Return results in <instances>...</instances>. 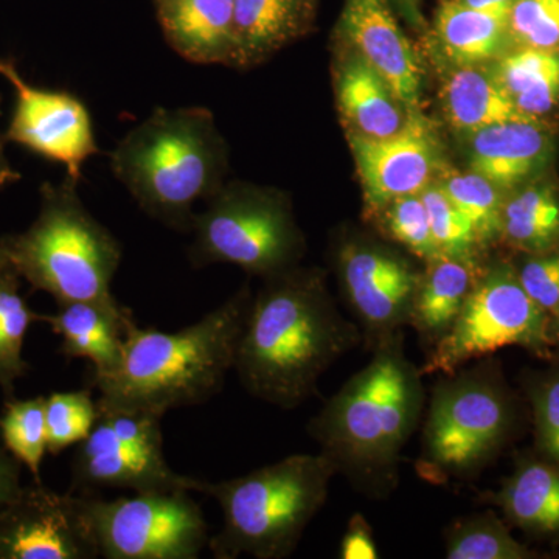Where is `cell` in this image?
<instances>
[{"label": "cell", "mask_w": 559, "mask_h": 559, "mask_svg": "<svg viewBox=\"0 0 559 559\" xmlns=\"http://www.w3.org/2000/svg\"><path fill=\"white\" fill-rule=\"evenodd\" d=\"M452 204L471 221L481 245L500 241L507 194L477 173H452L440 182Z\"/></svg>", "instance_id": "f546056e"}, {"label": "cell", "mask_w": 559, "mask_h": 559, "mask_svg": "<svg viewBox=\"0 0 559 559\" xmlns=\"http://www.w3.org/2000/svg\"><path fill=\"white\" fill-rule=\"evenodd\" d=\"M419 194L428 209L430 230L441 255L479 264L485 246L471 221L452 204L440 183H429Z\"/></svg>", "instance_id": "1f68e13d"}, {"label": "cell", "mask_w": 559, "mask_h": 559, "mask_svg": "<svg viewBox=\"0 0 559 559\" xmlns=\"http://www.w3.org/2000/svg\"><path fill=\"white\" fill-rule=\"evenodd\" d=\"M342 296L371 349L409 326L423 272L381 242L345 238L334 252Z\"/></svg>", "instance_id": "7c38bea8"}, {"label": "cell", "mask_w": 559, "mask_h": 559, "mask_svg": "<svg viewBox=\"0 0 559 559\" xmlns=\"http://www.w3.org/2000/svg\"><path fill=\"white\" fill-rule=\"evenodd\" d=\"M79 182H44L32 226L0 237L3 259L33 289L50 294L58 305L92 301L123 311L112 280L123 257L120 241L92 216L81 201Z\"/></svg>", "instance_id": "5b68a950"}, {"label": "cell", "mask_w": 559, "mask_h": 559, "mask_svg": "<svg viewBox=\"0 0 559 559\" xmlns=\"http://www.w3.org/2000/svg\"><path fill=\"white\" fill-rule=\"evenodd\" d=\"M336 469L323 454H293L223 481L202 480L200 492L218 502L219 532L209 539L213 558L285 559L325 506Z\"/></svg>", "instance_id": "8992f818"}, {"label": "cell", "mask_w": 559, "mask_h": 559, "mask_svg": "<svg viewBox=\"0 0 559 559\" xmlns=\"http://www.w3.org/2000/svg\"><path fill=\"white\" fill-rule=\"evenodd\" d=\"M480 270V264L450 257H439L426 263L409 319V326L426 348L436 347L450 333Z\"/></svg>", "instance_id": "44dd1931"}, {"label": "cell", "mask_w": 559, "mask_h": 559, "mask_svg": "<svg viewBox=\"0 0 559 559\" xmlns=\"http://www.w3.org/2000/svg\"><path fill=\"white\" fill-rule=\"evenodd\" d=\"M506 347L551 358L557 348L554 320L530 299L513 264L481 267L476 285L450 333L429 349L423 377L451 374Z\"/></svg>", "instance_id": "9c48e42d"}, {"label": "cell", "mask_w": 559, "mask_h": 559, "mask_svg": "<svg viewBox=\"0 0 559 559\" xmlns=\"http://www.w3.org/2000/svg\"><path fill=\"white\" fill-rule=\"evenodd\" d=\"M377 540L373 528L362 513H355L348 521L347 530L342 536L340 546L341 559H377Z\"/></svg>", "instance_id": "74e56055"}, {"label": "cell", "mask_w": 559, "mask_h": 559, "mask_svg": "<svg viewBox=\"0 0 559 559\" xmlns=\"http://www.w3.org/2000/svg\"><path fill=\"white\" fill-rule=\"evenodd\" d=\"M448 559H536L530 549L511 535L509 524L495 511L469 514L444 530Z\"/></svg>", "instance_id": "f1b7e54d"}, {"label": "cell", "mask_w": 559, "mask_h": 559, "mask_svg": "<svg viewBox=\"0 0 559 559\" xmlns=\"http://www.w3.org/2000/svg\"><path fill=\"white\" fill-rule=\"evenodd\" d=\"M367 366L308 423V433L364 498L384 502L399 489L401 457L423 421L425 384L406 355L404 330L370 349Z\"/></svg>", "instance_id": "7a4b0ae2"}, {"label": "cell", "mask_w": 559, "mask_h": 559, "mask_svg": "<svg viewBox=\"0 0 559 559\" xmlns=\"http://www.w3.org/2000/svg\"><path fill=\"white\" fill-rule=\"evenodd\" d=\"M441 100L452 127L468 134L500 121L525 119L496 75L474 66H460L448 76Z\"/></svg>", "instance_id": "cb8c5ba5"}, {"label": "cell", "mask_w": 559, "mask_h": 559, "mask_svg": "<svg viewBox=\"0 0 559 559\" xmlns=\"http://www.w3.org/2000/svg\"><path fill=\"white\" fill-rule=\"evenodd\" d=\"M507 28L516 47L559 51V0H514Z\"/></svg>", "instance_id": "e575fe53"}, {"label": "cell", "mask_w": 559, "mask_h": 559, "mask_svg": "<svg viewBox=\"0 0 559 559\" xmlns=\"http://www.w3.org/2000/svg\"><path fill=\"white\" fill-rule=\"evenodd\" d=\"M98 419L91 390L57 392L46 396L47 452L51 455L87 439Z\"/></svg>", "instance_id": "d6a6232c"}, {"label": "cell", "mask_w": 559, "mask_h": 559, "mask_svg": "<svg viewBox=\"0 0 559 559\" xmlns=\"http://www.w3.org/2000/svg\"><path fill=\"white\" fill-rule=\"evenodd\" d=\"M457 2L468 7V9L509 16V11L514 0H457Z\"/></svg>", "instance_id": "ab89813d"}, {"label": "cell", "mask_w": 559, "mask_h": 559, "mask_svg": "<svg viewBox=\"0 0 559 559\" xmlns=\"http://www.w3.org/2000/svg\"><path fill=\"white\" fill-rule=\"evenodd\" d=\"M61 337L66 358L90 359L92 370L109 371L120 362L124 333L135 322L130 310L112 311L92 301L58 305L53 314H40Z\"/></svg>", "instance_id": "ffe728a7"}, {"label": "cell", "mask_w": 559, "mask_h": 559, "mask_svg": "<svg viewBox=\"0 0 559 559\" xmlns=\"http://www.w3.org/2000/svg\"><path fill=\"white\" fill-rule=\"evenodd\" d=\"M308 2H310V3H311V0H308Z\"/></svg>", "instance_id": "ee69618b"}, {"label": "cell", "mask_w": 559, "mask_h": 559, "mask_svg": "<svg viewBox=\"0 0 559 559\" xmlns=\"http://www.w3.org/2000/svg\"><path fill=\"white\" fill-rule=\"evenodd\" d=\"M21 488V463L10 454L0 439V509L16 498Z\"/></svg>", "instance_id": "f35d334b"}, {"label": "cell", "mask_w": 559, "mask_h": 559, "mask_svg": "<svg viewBox=\"0 0 559 559\" xmlns=\"http://www.w3.org/2000/svg\"><path fill=\"white\" fill-rule=\"evenodd\" d=\"M7 266V261L3 259L2 246H0V267Z\"/></svg>", "instance_id": "7bdbcfd3"}, {"label": "cell", "mask_w": 559, "mask_h": 559, "mask_svg": "<svg viewBox=\"0 0 559 559\" xmlns=\"http://www.w3.org/2000/svg\"><path fill=\"white\" fill-rule=\"evenodd\" d=\"M116 179L151 218L190 234L194 205L226 183L227 146L212 110L157 108L117 143Z\"/></svg>", "instance_id": "277c9868"}, {"label": "cell", "mask_w": 559, "mask_h": 559, "mask_svg": "<svg viewBox=\"0 0 559 559\" xmlns=\"http://www.w3.org/2000/svg\"><path fill=\"white\" fill-rule=\"evenodd\" d=\"M20 280L9 264L0 267V389L7 400L14 399L16 381L31 370L24 359L25 336L32 323L40 320L22 297Z\"/></svg>", "instance_id": "83f0119b"}, {"label": "cell", "mask_w": 559, "mask_h": 559, "mask_svg": "<svg viewBox=\"0 0 559 559\" xmlns=\"http://www.w3.org/2000/svg\"><path fill=\"white\" fill-rule=\"evenodd\" d=\"M514 270L530 299L555 322L559 316V249L528 253Z\"/></svg>", "instance_id": "8d00e7d4"}, {"label": "cell", "mask_w": 559, "mask_h": 559, "mask_svg": "<svg viewBox=\"0 0 559 559\" xmlns=\"http://www.w3.org/2000/svg\"><path fill=\"white\" fill-rule=\"evenodd\" d=\"M0 103H2V98H0ZM3 143H5V135L0 132V191L21 179V173L14 170L9 157H7Z\"/></svg>", "instance_id": "60d3db41"}, {"label": "cell", "mask_w": 559, "mask_h": 559, "mask_svg": "<svg viewBox=\"0 0 559 559\" xmlns=\"http://www.w3.org/2000/svg\"><path fill=\"white\" fill-rule=\"evenodd\" d=\"M337 102L342 116L356 134L385 139L396 134L407 116L388 81L360 57L342 66L337 79Z\"/></svg>", "instance_id": "7402d4cb"}, {"label": "cell", "mask_w": 559, "mask_h": 559, "mask_svg": "<svg viewBox=\"0 0 559 559\" xmlns=\"http://www.w3.org/2000/svg\"><path fill=\"white\" fill-rule=\"evenodd\" d=\"M157 13L180 57L197 64L235 66L234 0H157Z\"/></svg>", "instance_id": "ac0fdd59"}, {"label": "cell", "mask_w": 559, "mask_h": 559, "mask_svg": "<svg viewBox=\"0 0 559 559\" xmlns=\"http://www.w3.org/2000/svg\"><path fill=\"white\" fill-rule=\"evenodd\" d=\"M0 439L21 465L40 481V463L47 452L46 396L9 400L0 417Z\"/></svg>", "instance_id": "4dcf8cb0"}, {"label": "cell", "mask_w": 559, "mask_h": 559, "mask_svg": "<svg viewBox=\"0 0 559 559\" xmlns=\"http://www.w3.org/2000/svg\"><path fill=\"white\" fill-rule=\"evenodd\" d=\"M554 138L536 119L500 121L471 134V171L498 189L513 191L530 182L549 165Z\"/></svg>", "instance_id": "e0dca14e"}, {"label": "cell", "mask_w": 559, "mask_h": 559, "mask_svg": "<svg viewBox=\"0 0 559 559\" xmlns=\"http://www.w3.org/2000/svg\"><path fill=\"white\" fill-rule=\"evenodd\" d=\"M162 418L146 412L103 409L87 439L76 448L72 491L121 488L135 492L201 491L202 480L183 476L164 454Z\"/></svg>", "instance_id": "30bf717a"}, {"label": "cell", "mask_w": 559, "mask_h": 559, "mask_svg": "<svg viewBox=\"0 0 559 559\" xmlns=\"http://www.w3.org/2000/svg\"><path fill=\"white\" fill-rule=\"evenodd\" d=\"M340 28L359 57L388 81L401 105L417 109L421 66L385 0H345Z\"/></svg>", "instance_id": "2e32d148"}, {"label": "cell", "mask_w": 559, "mask_h": 559, "mask_svg": "<svg viewBox=\"0 0 559 559\" xmlns=\"http://www.w3.org/2000/svg\"><path fill=\"white\" fill-rule=\"evenodd\" d=\"M0 76L14 90V109L5 140L64 165L66 176L79 182L81 168L100 153L94 124L84 103L64 91L40 90L27 83L16 64L0 58Z\"/></svg>", "instance_id": "5bb4252c"}, {"label": "cell", "mask_w": 559, "mask_h": 559, "mask_svg": "<svg viewBox=\"0 0 559 559\" xmlns=\"http://www.w3.org/2000/svg\"><path fill=\"white\" fill-rule=\"evenodd\" d=\"M507 524L536 536L559 538V462L524 455L491 496Z\"/></svg>", "instance_id": "d6986e66"}, {"label": "cell", "mask_w": 559, "mask_h": 559, "mask_svg": "<svg viewBox=\"0 0 559 559\" xmlns=\"http://www.w3.org/2000/svg\"><path fill=\"white\" fill-rule=\"evenodd\" d=\"M100 557L197 559L209 546V525L189 491L135 492L103 500L90 495Z\"/></svg>", "instance_id": "8fae6325"}, {"label": "cell", "mask_w": 559, "mask_h": 559, "mask_svg": "<svg viewBox=\"0 0 559 559\" xmlns=\"http://www.w3.org/2000/svg\"><path fill=\"white\" fill-rule=\"evenodd\" d=\"M349 140L367 209L373 215L396 198L425 190L439 162L436 132L417 109H409L404 127L390 138L355 132Z\"/></svg>", "instance_id": "9a60e30c"}, {"label": "cell", "mask_w": 559, "mask_h": 559, "mask_svg": "<svg viewBox=\"0 0 559 559\" xmlns=\"http://www.w3.org/2000/svg\"><path fill=\"white\" fill-rule=\"evenodd\" d=\"M310 5L308 0H234L235 66L259 61L300 35Z\"/></svg>", "instance_id": "603a6c76"}, {"label": "cell", "mask_w": 559, "mask_h": 559, "mask_svg": "<svg viewBox=\"0 0 559 559\" xmlns=\"http://www.w3.org/2000/svg\"><path fill=\"white\" fill-rule=\"evenodd\" d=\"M377 215L381 218L385 234L418 259L428 263L443 257L433 240L428 209L421 194L396 198Z\"/></svg>", "instance_id": "836d02e7"}, {"label": "cell", "mask_w": 559, "mask_h": 559, "mask_svg": "<svg viewBox=\"0 0 559 559\" xmlns=\"http://www.w3.org/2000/svg\"><path fill=\"white\" fill-rule=\"evenodd\" d=\"M250 301L252 293L242 286L197 323L175 333L132 323L124 333L120 362L102 373L91 370V388L100 393L98 407L164 418L173 409L207 403L234 370Z\"/></svg>", "instance_id": "3957f363"}, {"label": "cell", "mask_w": 559, "mask_h": 559, "mask_svg": "<svg viewBox=\"0 0 559 559\" xmlns=\"http://www.w3.org/2000/svg\"><path fill=\"white\" fill-rule=\"evenodd\" d=\"M495 75L525 119L540 120L559 105V51L516 47Z\"/></svg>", "instance_id": "4316f807"}, {"label": "cell", "mask_w": 559, "mask_h": 559, "mask_svg": "<svg viewBox=\"0 0 559 559\" xmlns=\"http://www.w3.org/2000/svg\"><path fill=\"white\" fill-rule=\"evenodd\" d=\"M428 404L417 473L430 484L479 476L516 430V399L496 359L444 374Z\"/></svg>", "instance_id": "52a82bcc"}, {"label": "cell", "mask_w": 559, "mask_h": 559, "mask_svg": "<svg viewBox=\"0 0 559 559\" xmlns=\"http://www.w3.org/2000/svg\"><path fill=\"white\" fill-rule=\"evenodd\" d=\"M500 241L527 255L559 249V191L544 182L511 191L503 202Z\"/></svg>", "instance_id": "d4e9b609"}, {"label": "cell", "mask_w": 559, "mask_h": 559, "mask_svg": "<svg viewBox=\"0 0 559 559\" xmlns=\"http://www.w3.org/2000/svg\"><path fill=\"white\" fill-rule=\"evenodd\" d=\"M362 333L331 299L322 272L290 267L252 296L234 370L249 395L280 409L300 407Z\"/></svg>", "instance_id": "6da1fadb"}, {"label": "cell", "mask_w": 559, "mask_h": 559, "mask_svg": "<svg viewBox=\"0 0 559 559\" xmlns=\"http://www.w3.org/2000/svg\"><path fill=\"white\" fill-rule=\"evenodd\" d=\"M554 326H555V336H557V347H559V316L557 319H555Z\"/></svg>", "instance_id": "b9f144b4"}, {"label": "cell", "mask_w": 559, "mask_h": 559, "mask_svg": "<svg viewBox=\"0 0 559 559\" xmlns=\"http://www.w3.org/2000/svg\"><path fill=\"white\" fill-rule=\"evenodd\" d=\"M194 267L224 263L270 278L296 267L305 242L288 201L272 190L226 182L191 226Z\"/></svg>", "instance_id": "ba28073f"}, {"label": "cell", "mask_w": 559, "mask_h": 559, "mask_svg": "<svg viewBox=\"0 0 559 559\" xmlns=\"http://www.w3.org/2000/svg\"><path fill=\"white\" fill-rule=\"evenodd\" d=\"M507 17L468 9L457 0H447L437 11L436 33L448 57L459 66L492 60L506 49Z\"/></svg>", "instance_id": "484cf974"}, {"label": "cell", "mask_w": 559, "mask_h": 559, "mask_svg": "<svg viewBox=\"0 0 559 559\" xmlns=\"http://www.w3.org/2000/svg\"><path fill=\"white\" fill-rule=\"evenodd\" d=\"M524 389L533 412L536 452L559 462V369L528 374Z\"/></svg>", "instance_id": "d590c367"}, {"label": "cell", "mask_w": 559, "mask_h": 559, "mask_svg": "<svg viewBox=\"0 0 559 559\" xmlns=\"http://www.w3.org/2000/svg\"><path fill=\"white\" fill-rule=\"evenodd\" d=\"M98 557L90 495H61L35 481L0 509V559Z\"/></svg>", "instance_id": "4fadbf2b"}]
</instances>
